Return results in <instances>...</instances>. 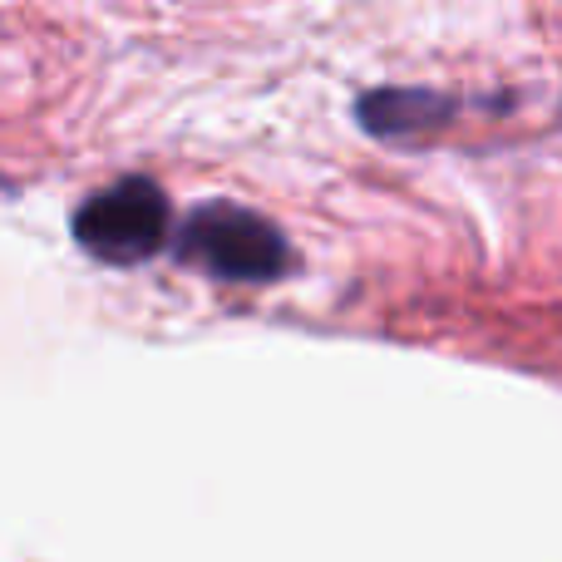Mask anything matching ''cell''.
<instances>
[{
	"label": "cell",
	"instance_id": "cell-2",
	"mask_svg": "<svg viewBox=\"0 0 562 562\" xmlns=\"http://www.w3.org/2000/svg\"><path fill=\"white\" fill-rule=\"evenodd\" d=\"M75 237L89 257L114 267L148 262L168 243V198L148 178H124L89 193L75 213Z\"/></svg>",
	"mask_w": 562,
	"mask_h": 562
},
{
	"label": "cell",
	"instance_id": "cell-3",
	"mask_svg": "<svg viewBox=\"0 0 562 562\" xmlns=\"http://www.w3.org/2000/svg\"><path fill=\"white\" fill-rule=\"evenodd\" d=\"M449 114H454V99H439V94H429V89H380V94H370L366 104H360L366 128L380 138L439 134Z\"/></svg>",
	"mask_w": 562,
	"mask_h": 562
},
{
	"label": "cell",
	"instance_id": "cell-1",
	"mask_svg": "<svg viewBox=\"0 0 562 562\" xmlns=\"http://www.w3.org/2000/svg\"><path fill=\"white\" fill-rule=\"evenodd\" d=\"M178 257L223 281H277L291 267L286 237L237 203H207L178 227Z\"/></svg>",
	"mask_w": 562,
	"mask_h": 562
}]
</instances>
